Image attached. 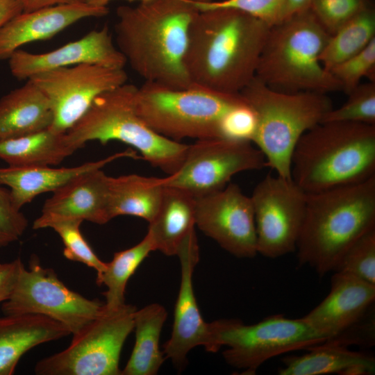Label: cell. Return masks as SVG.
I'll return each instance as SVG.
<instances>
[{
	"mask_svg": "<svg viewBox=\"0 0 375 375\" xmlns=\"http://www.w3.org/2000/svg\"><path fill=\"white\" fill-rule=\"evenodd\" d=\"M271 27L235 9L199 10L190 26L185 57L192 85L240 93L256 76Z\"/></svg>",
	"mask_w": 375,
	"mask_h": 375,
	"instance_id": "6da1fadb",
	"label": "cell"
},
{
	"mask_svg": "<svg viewBox=\"0 0 375 375\" xmlns=\"http://www.w3.org/2000/svg\"><path fill=\"white\" fill-rule=\"evenodd\" d=\"M140 1L117 9L115 43L126 64L146 82L177 89L192 86L185 57L190 26L199 10L195 1Z\"/></svg>",
	"mask_w": 375,
	"mask_h": 375,
	"instance_id": "7a4b0ae2",
	"label": "cell"
},
{
	"mask_svg": "<svg viewBox=\"0 0 375 375\" xmlns=\"http://www.w3.org/2000/svg\"><path fill=\"white\" fill-rule=\"evenodd\" d=\"M375 228V176L365 181L306 193L296 251L299 266L319 276L333 272L345 251Z\"/></svg>",
	"mask_w": 375,
	"mask_h": 375,
	"instance_id": "3957f363",
	"label": "cell"
},
{
	"mask_svg": "<svg viewBox=\"0 0 375 375\" xmlns=\"http://www.w3.org/2000/svg\"><path fill=\"white\" fill-rule=\"evenodd\" d=\"M375 176V125L322 122L298 141L291 178L306 193L359 183Z\"/></svg>",
	"mask_w": 375,
	"mask_h": 375,
	"instance_id": "277c9868",
	"label": "cell"
},
{
	"mask_svg": "<svg viewBox=\"0 0 375 375\" xmlns=\"http://www.w3.org/2000/svg\"><path fill=\"white\" fill-rule=\"evenodd\" d=\"M330 37L310 9L272 26L256 77L282 92L342 91L340 83L320 61Z\"/></svg>",
	"mask_w": 375,
	"mask_h": 375,
	"instance_id": "5b68a950",
	"label": "cell"
},
{
	"mask_svg": "<svg viewBox=\"0 0 375 375\" xmlns=\"http://www.w3.org/2000/svg\"><path fill=\"white\" fill-rule=\"evenodd\" d=\"M138 87L124 83L98 96L83 117L65 134L76 151L90 141L117 140L136 149L152 166L168 175L180 167L188 144L164 137L137 112Z\"/></svg>",
	"mask_w": 375,
	"mask_h": 375,
	"instance_id": "8992f818",
	"label": "cell"
},
{
	"mask_svg": "<svg viewBox=\"0 0 375 375\" xmlns=\"http://www.w3.org/2000/svg\"><path fill=\"white\" fill-rule=\"evenodd\" d=\"M257 119L253 139L267 167L281 177L291 178V159L300 138L322 123L332 108L326 94L274 90L256 76L240 92Z\"/></svg>",
	"mask_w": 375,
	"mask_h": 375,
	"instance_id": "52a82bcc",
	"label": "cell"
},
{
	"mask_svg": "<svg viewBox=\"0 0 375 375\" xmlns=\"http://www.w3.org/2000/svg\"><path fill=\"white\" fill-rule=\"evenodd\" d=\"M244 102L240 93L194 85L177 89L146 81L135 94L136 110L145 123L158 134L178 142L222 138L226 115Z\"/></svg>",
	"mask_w": 375,
	"mask_h": 375,
	"instance_id": "ba28073f",
	"label": "cell"
},
{
	"mask_svg": "<svg viewBox=\"0 0 375 375\" xmlns=\"http://www.w3.org/2000/svg\"><path fill=\"white\" fill-rule=\"evenodd\" d=\"M212 324L216 349L227 347L222 353L226 362L249 375L272 358L326 340L302 317L289 319L283 315H272L251 325L238 319H219Z\"/></svg>",
	"mask_w": 375,
	"mask_h": 375,
	"instance_id": "9c48e42d",
	"label": "cell"
},
{
	"mask_svg": "<svg viewBox=\"0 0 375 375\" xmlns=\"http://www.w3.org/2000/svg\"><path fill=\"white\" fill-rule=\"evenodd\" d=\"M134 306L105 308L96 318L73 334L64 350L38 361L40 375H121L122 347L133 330Z\"/></svg>",
	"mask_w": 375,
	"mask_h": 375,
	"instance_id": "30bf717a",
	"label": "cell"
},
{
	"mask_svg": "<svg viewBox=\"0 0 375 375\" xmlns=\"http://www.w3.org/2000/svg\"><path fill=\"white\" fill-rule=\"evenodd\" d=\"M104 303L89 299L68 288L51 268L32 256L24 266L10 298L3 302L4 315H39L62 324L74 334L99 316Z\"/></svg>",
	"mask_w": 375,
	"mask_h": 375,
	"instance_id": "8fae6325",
	"label": "cell"
},
{
	"mask_svg": "<svg viewBox=\"0 0 375 375\" xmlns=\"http://www.w3.org/2000/svg\"><path fill=\"white\" fill-rule=\"evenodd\" d=\"M266 167L263 154L250 142L223 138L197 140L188 145L180 167L164 177L163 183L199 197L222 190L238 173Z\"/></svg>",
	"mask_w": 375,
	"mask_h": 375,
	"instance_id": "7c38bea8",
	"label": "cell"
},
{
	"mask_svg": "<svg viewBox=\"0 0 375 375\" xmlns=\"http://www.w3.org/2000/svg\"><path fill=\"white\" fill-rule=\"evenodd\" d=\"M257 253L276 258L296 251L306 204V193L292 178L267 174L250 197Z\"/></svg>",
	"mask_w": 375,
	"mask_h": 375,
	"instance_id": "4fadbf2b",
	"label": "cell"
},
{
	"mask_svg": "<svg viewBox=\"0 0 375 375\" xmlns=\"http://www.w3.org/2000/svg\"><path fill=\"white\" fill-rule=\"evenodd\" d=\"M127 79L124 68L90 63L49 69L29 78L47 97L53 114L49 129L57 133H65L98 96Z\"/></svg>",
	"mask_w": 375,
	"mask_h": 375,
	"instance_id": "5bb4252c",
	"label": "cell"
},
{
	"mask_svg": "<svg viewBox=\"0 0 375 375\" xmlns=\"http://www.w3.org/2000/svg\"><path fill=\"white\" fill-rule=\"evenodd\" d=\"M195 201L196 226L205 235L235 257L251 258L258 254L251 197L237 184L229 183Z\"/></svg>",
	"mask_w": 375,
	"mask_h": 375,
	"instance_id": "9a60e30c",
	"label": "cell"
},
{
	"mask_svg": "<svg viewBox=\"0 0 375 375\" xmlns=\"http://www.w3.org/2000/svg\"><path fill=\"white\" fill-rule=\"evenodd\" d=\"M177 256L181 265L180 288L171 336L163 345V353L177 368L183 369L187 362V356L193 348L203 346L208 352L217 351L212 324L202 318L194 291L193 273L199 260L196 233L183 242Z\"/></svg>",
	"mask_w": 375,
	"mask_h": 375,
	"instance_id": "2e32d148",
	"label": "cell"
},
{
	"mask_svg": "<svg viewBox=\"0 0 375 375\" xmlns=\"http://www.w3.org/2000/svg\"><path fill=\"white\" fill-rule=\"evenodd\" d=\"M8 60L12 75L25 81L47 70L83 63L116 68H124L126 64L107 26L92 30L51 51L33 53L19 49Z\"/></svg>",
	"mask_w": 375,
	"mask_h": 375,
	"instance_id": "e0dca14e",
	"label": "cell"
},
{
	"mask_svg": "<svg viewBox=\"0 0 375 375\" xmlns=\"http://www.w3.org/2000/svg\"><path fill=\"white\" fill-rule=\"evenodd\" d=\"M108 12L106 6L88 2L23 11L0 29V60L8 59L24 44L50 39L81 19L101 17Z\"/></svg>",
	"mask_w": 375,
	"mask_h": 375,
	"instance_id": "ac0fdd59",
	"label": "cell"
},
{
	"mask_svg": "<svg viewBox=\"0 0 375 375\" xmlns=\"http://www.w3.org/2000/svg\"><path fill=\"white\" fill-rule=\"evenodd\" d=\"M333 272L328 294L302 317L326 340L360 319L375 300V285L347 273Z\"/></svg>",
	"mask_w": 375,
	"mask_h": 375,
	"instance_id": "d6986e66",
	"label": "cell"
},
{
	"mask_svg": "<svg viewBox=\"0 0 375 375\" xmlns=\"http://www.w3.org/2000/svg\"><path fill=\"white\" fill-rule=\"evenodd\" d=\"M108 176L102 169L72 178L53 192L42 213L71 217L98 224L111 220L108 211Z\"/></svg>",
	"mask_w": 375,
	"mask_h": 375,
	"instance_id": "ffe728a7",
	"label": "cell"
},
{
	"mask_svg": "<svg viewBox=\"0 0 375 375\" xmlns=\"http://www.w3.org/2000/svg\"><path fill=\"white\" fill-rule=\"evenodd\" d=\"M133 151L115 153L101 160L91 161L71 167L51 166L0 168V184L8 187L15 206L20 209L37 196L54 192L72 178L85 172L102 169L115 160L135 157Z\"/></svg>",
	"mask_w": 375,
	"mask_h": 375,
	"instance_id": "44dd1931",
	"label": "cell"
},
{
	"mask_svg": "<svg viewBox=\"0 0 375 375\" xmlns=\"http://www.w3.org/2000/svg\"><path fill=\"white\" fill-rule=\"evenodd\" d=\"M70 334L60 323L39 315L0 317V375H11L32 348Z\"/></svg>",
	"mask_w": 375,
	"mask_h": 375,
	"instance_id": "7402d4cb",
	"label": "cell"
},
{
	"mask_svg": "<svg viewBox=\"0 0 375 375\" xmlns=\"http://www.w3.org/2000/svg\"><path fill=\"white\" fill-rule=\"evenodd\" d=\"M195 197L190 193L165 185L160 206L147 231L155 251L177 256L183 242L195 233Z\"/></svg>",
	"mask_w": 375,
	"mask_h": 375,
	"instance_id": "603a6c76",
	"label": "cell"
},
{
	"mask_svg": "<svg viewBox=\"0 0 375 375\" xmlns=\"http://www.w3.org/2000/svg\"><path fill=\"white\" fill-rule=\"evenodd\" d=\"M301 356L285 357L280 375H368L375 372V359L348 347L324 342L309 347Z\"/></svg>",
	"mask_w": 375,
	"mask_h": 375,
	"instance_id": "cb8c5ba5",
	"label": "cell"
},
{
	"mask_svg": "<svg viewBox=\"0 0 375 375\" xmlns=\"http://www.w3.org/2000/svg\"><path fill=\"white\" fill-rule=\"evenodd\" d=\"M52 122L47 97L29 79L0 99V140L49 128Z\"/></svg>",
	"mask_w": 375,
	"mask_h": 375,
	"instance_id": "d4e9b609",
	"label": "cell"
},
{
	"mask_svg": "<svg viewBox=\"0 0 375 375\" xmlns=\"http://www.w3.org/2000/svg\"><path fill=\"white\" fill-rule=\"evenodd\" d=\"M163 178L128 174L108 177V211L110 219L130 215L150 222L160 206Z\"/></svg>",
	"mask_w": 375,
	"mask_h": 375,
	"instance_id": "484cf974",
	"label": "cell"
},
{
	"mask_svg": "<svg viewBox=\"0 0 375 375\" xmlns=\"http://www.w3.org/2000/svg\"><path fill=\"white\" fill-rule=\"evenodd\" d=\"M75 151L65 133H55L49 128L0 140V159L10 167L56 165Z\"/></svg>",
	"mask_w": 375,
	"mask_h": 375,
	"instance_id": "4316f807",
	"label": "cell"
},
{
	"mask_svg": "<svg viewBox=\"0 0 375 375\" xmlns=\"http://www.w3.org/2000/svg\"><path fill=\"white\" fill-rule=\"evenodd\" d=\"M167 312L159 303H151L133 315L135 340L130 358L121 375H155L165 356L159 347V341Z\"/></svg>",
	"mask_w": 375,
	"mask_h": 375,
	"instance_id": "83f0119b",
	"label": "cell"
},
{
	"mask_svg": "<svg viewBox=\"0 0 375 375\" xmlns=\"http://www.w3.org/2000/svg\"><path fill=\"white\" fill-rule=\"evenodd\" d=\"M375 39V8L368 0L353 17L331 35L320 56L328 72L341 62L363 50Z\"/></svg>",
	"mask_w": 375,
	"mask_h": 375,
	"instance_id": "f1b7e54d",
	"label": "cell"
},
{
	"mask_svg": "<svg viewBox=\"0 0 375 375\" xmlns=\"http://www.w3.org/2000/svg\"><path fill=\"white\" fill-rule=\"evenodd\" d=\"M153 251L155 249L152 240L147 233L140 242L131 248L115 253L112 259L106 262L105 269L96 278L98 285L106 287V290L103 293L106 310H116L126 303L125 290L129 278Z\"/></svg>",
	"mask_w": 375,
	"mask_h": 375,
	"instance_id": "f546056e",
	"label": "cell"
},
{
	"mask_svg": "<svg viewBox=\"0 0 375 375\" xmlns=\"http://www.w3.org/2000/svg\"><path fill=\"white\" fill-rule=\"evenodd\" d=\"M83 222L78 218L41 213L34 220L33 228L53 229L62 241L64 256L93 268L99 276L105 269L106 262L97 256L83 237L80 229Z\"/></svg>",
	"mask_w": 375,
	"mask_h": 375,
	"instance_id": "4dcf8cb0",
	"label": "cell"
},
{
	"mask_svg": "<svg viewBox=\"0 0 375 375\" xmlns=\"http://www.w3.org/2000/svg\"><path fill=\"white\" fill-rule=\"evenodd\" d=\"M340 108H333L322 122H344L375 125V82L360 83Z\"/></svg>",
	"mask_w": 375,
	"mask_h": 375,
	"instance_id": "1f68e13d",
	"label": "cell"
},
{
	"mask_svg": "<svg viewBox=\"0 0 375 375\" xmlns=\"http://www.w3.org/2000/svg\"><path fill=\"white\" fill-rule=\"evenodd\" d=\"M333 272L347 273L375 285V228L361 236L345 251Z\"/></svg>",
	"mask_w": 375,
	"mask_h": 375,
	"instance_id": "d6a6232c",
	"label": "cell"
},
{
	"mask_svg": "<svg viewBox=\"0 0 375 375\" xmlns=\"http://www.w3.org/2000/svg\"><path fill=\"white\" fill-rule=\"evenodd\" d=\"M330 72L349 94L366 77L375 82V39L363 50L333 67Z\"/></svg>",
	"mask_w": 375,
	"mask_h": 375,
	"instance_id": "836d02e7",
	"label": "cell"
},
{
	"mask_svg": "<svg viewBox=\"0 0 375 375\" xmlns=\"http://www.w3.org/2000/svg\"><path fill=\"white\" fill-rule=\"evenodd\" d=\"M368 0H313L310 10L330 35H333L364 7Z\"/></svg>",
	"mask_w": 375,
	"mask_h": 375,
	"instance_id": "e575fe53",
	"label": "cell"
},
{
	"mask_svg": "<svg viewBox=\"0 0 375 375\" xmlns=\"http://www.w3.org/2000/svg\"><path fill=\"white\" fill-rule=\"evenodd\" d=\"M283 0H223L196 3L199 10L209 8H232L257 17L272 26L281 22Z\"/></svg>",
	"mask_w": 375,
	"mask_h": 375,
	"instance_id": "d590c367",
	"label": "cell"
},
{
	"mask_svg": "<svg viewBox=\"0 0 375 375\" xmlns=\"http://www.w3.org/2000/svg\"><path fill=\"white\" fill-rule=\"evenodd\" d=\"M28 226V219L14 204L10 190L0 184V248L18 240Z\"/></svg>",
	"mask_w": 375,
	"mask_h": 375,
	"instance_id": "8d00e7d4",
	"label": "cell"
},
{
	"mask_svg": "<svg viewBox=\"0 0 375 375\" xmlns=\"http://www.w3.org/2000/svg\"><path fill=\"white\" fill-rule=\"evenodd\" d=\"M256 128V114L245 101L226 115L222 128V138L252 143Z\"/></svg>",
	"mask_w": 375,
	"mask_h": 375,
	"instance_id": "74e56055",
	"label": "cell"
},
{
	"mask_svg": "<svg viewBox=\"0 0 375 375\" xmlns=\"http://www.w3.org/2000/svg\"><path fill=\"white\" fill-rule=\"evenodd\" d=\"M326 342L348 347L349 345L372 346L375 341L374 305L358 321Z\"/></svg>",
	"mask_w": 375,
	"mask_h": 375,
	"instance_id": "f35d334b",
	"label": "cell"
},
{
	"mask_svg": "<svg viewBox=\"0 0 375 375\" xmlns=\"http://www.w3.org/2000/svg\"><path fill=\"white\" fill-rule=\"evenodd\" d=\"M23 267L20 258L11 262L0 263V303L10 298Z\"/></svg>",
	"mask_w": 375,
	"mask_h": 375,
	"instance_id": "ab89813d",
	"label": "cell"
},
{
	"mask_svg": "<svg viewBox=\"0 0 375 375\" xmlns=\"http://www.w3.org/2000/svg\"><path fill=\"white\" fill-rule=\"evenodd\" d=\"M23 11L24 5L19 0H0V29Z\"/></svg>",
	"mask_w": 375,
	"mask_h": 375,
	"instance_id": "60d3db41",
	"label": "cell"
},
{
	"mask_svg": "<svg viewBox=\"0 0 375 375\" xmlns=\"http://www.w3.org/2000/svg\"><path fill=\"white\" fill-rule=\"evenodd\" d=\"M312 1L313 0H283L281 22L310 9Z\"/></svg>",
	"mask_w": 375,
	"mask_h": 375,
	"instance_id": "b9f144b4",
	"label": "cell"
},
{
	"mask_svg": "<svg viewBox=\"0 0 375 375\" xmlns=\"http://www.w3.org/2000/svg\"><path fill=\"white\" fill-rule=\"evenodd\" d=\"M88 0H24V12L58 4L87 3Z\"/></svg>",
	"mask_w": 375,
	"mask_h": 375,
	"instance_id": "7bdbcfd3",
	"label": "cell"
},
{
	"mask_svg": "<svg viewBox=\"0 0 375 375\" xmlns=\"http://www.w3.org/2000/svg\"><path fill=\"white\" fill-rule=\"evenodd\" d=\"M196 3H206L212 1V0H194Z\"/></svg>",
	"mask_w": 375,
	"mask_h": 375,
	"instance_id": "ee69618b",
	"label": "cell"
},
{
	"mask_svg": "<svg viewBox=\"0 0 375 375\" xmlns=\"http://www.w3.org/2000/svg\"><path fill=\"white\" fill-rule=\"evenodd\" d=\"M19 1H22L24 5V0H19Z\"/></svg>",
	"mask_w": 375,
	"mask_h": 375,
	"instance_id": "f6af8a7d",
	"label": "cell"
}]
</instances>
